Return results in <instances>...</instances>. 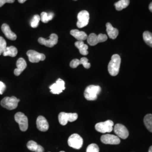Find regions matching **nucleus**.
Instances as JSON below:
<instances>
[{
    "instance_id": "nucleus-25",
    "label": "nucleus",
    "mask_w": 152,
    "mask_h": 152,
    "mask_svg": "<svg viewBox=\"0 0 152 152\" xmlns=\"http://www.w3.org/2000/svg\"><path fill=\"white\" fill-rule=\"evenodd\" d=\"M144 123L147 129L152 132V114H147L144 118Z\"/></svg>"
},
{
    "instance_id": "nucleus-30",
    "label": "nucleus",
    "mask_w": 152,
    "mask_h": 152,
    "mask_svg": "<svg viewBox=\"0 0 152 152\" xmlns=\"http://www.w3.org/2000/svg\"><path fill=\"white\" fill-rule=\"evenodd\" d=\"M81 61V64L83 65V66L86 68V69H89L91 66V64L90 63H88V59L86 58H82L80 59Z\"/></svg>"
},
{
    "instance_id": "nucleus-21",
    "label": "nucleus",
    "mask_w": 152,
    "mask_h": 152,
    "mask_svg": "<svg viewBox=\"0 0 152 152\" xmlns=\"http://www.w3.org/2000/svg\"><path fill=\"white\" fill-rule=\"evenodd\" d=\"M75 45L76 46V48L79 50L81 54L83 55H87L88 54V52L87 50L88 47L87 45H86L83 42V41H78L75 42Z\"/></svg>"
},
{
    "instance_id": "nucleus-3",
    "label": "nucleus",
    "mask_w": 152,
    "mask_h": 152,
    "mask_svg": "<svg viewBox=\"0 0 152 152\" xmlns=\"http://www.w3.org/2000/svg\"><path fill=\"white\" fill-rule=\"evenodd\" d=\"M20 99L16 98L15 96L5 97L1 100V105L2 107L8 110H13L17 108Z\"/></svg>"
},
{
    "instance_id": "nucleus-16",
    "label": "nucleus",
    "mask_w": 152,
    "mask_h": 152,
    "mask_svg": "<svg viewBox=\"0 0 152 152\" xmlns=\"http://www.w3.org/2000/svg\"><path fill=\"white\" fill-rule=\"evenodd\" d=\"M1 30L5 34L6 38L12 41L15 40L17 38L16 34L11 31L10 28L7 24H6V23L3 24L1 26Z\"/></svg>"
},
{
    "instance_id": "nucleus-37",
    "label": "nucleus",
    "mask_w": 152,
    "mask_h": 152,
    "mask_svg": "<svg viewBox=\"0 0 152 152\" xmlns=\"http://www.w3.org/2000/svg\"><path fill=\"white\" fill-rule=\"evenodd\" d=\"M64 152V151H61V152Z\"/></svg>"
},
{
    "instance_id": "nucleus-26",
    "label": "nucleus",
    "mask_w": 152,
    "mask_h": 152,
    "mask_svg": "<svg viewBox=\"0 0 152 152\" xmlns=\"http://www.w3.org/2000/svg\"><path fill=\"white\" fill-rule=\"evenodd\" d=\"M142 37L144 42L146 44L149 46L150 47L152 48V33L149 31H145L143 33Z\"/></svg>"
},
{
    "instance_id": "nucleus-15",
    "label": "nucleus",
    "mask_w": 152,
    "mask_h": 152,
    "mask_svg": "<svg viewBox=\"0 0 152 152\" xmlns=\"http://www.w3.org/2000/svg\"><path fill=\"white\" fill-rule=\"evenodd\" d=\"M36 125L37 129L41 131L45 132L49 130V123L44 116H38L36 121Z\"/></svg>"
},
{
    "instance_id": "nucleus-36",
    "label": "nucleus",
    "mask_w": 152,
    "mask_h": 152,
    "mask_svg": "<svg viewBox=\"0 0 152 152\" xmlns=\"http://www.w3.org/2000/svg\"><path fill=\"white\" fill-rule=\"evenodd\" d=\"M148 152H152V145L151 147H150L149 149V151Z\"/></svg>"
},
{
    "instance_id": "nucleus-20",
    "label": "nucleus",
    "mask_w": 152,
    "mask_h": 152,
    "mask_svg": "<svg viewBox=\"0 0 152 152\" xmlns=\"http://www.w3.org/2000/svg\"><path fill=\"white\" fill-rule=\"evenodd\" d=\"M27 147L29 150L33 152H44V148L33 140L28 142Z\"/></svg>"
},
{
    "instance_id": "nucleus-18",
    "label": "nucleus",
    "mask_w": 152,
    "mask_h": 152,
    "mask_svg": "<svg viewBox=\"0 0 152 152\" xmlns=\"http://www.w3.org/2000/svg\"><path fill=\"white\" fill-rule=\"evenodd\" d=\"M106 28L107 32L109 38L114 39L117 37L119 31L117 28L113 27L110 23H107L106 24Z\"/></svg>"
},
{
    "instance_id": "nucleus-2",
    "label": "nucleus",
    "mask_w": 152,
    "mask_h": 152,
    "mask_svg": "<svg viewBox=\"0 0 152 152\" xmlns=\"http://www.w3.org/2000/svg\"><path fill=\"white\" fill-rule=\"evenodd\" d=\"M101 91L102 88L99 86L90 85L86 88L84 92V96L87 100H95Z\"/></svg>"
},
{
    "instance_id": "nucleus-13",
    "label": "nucleus",
    "mask_w": 152,
    "mask_h": 152,
    "mask_svg": "<svg viewBox=\"0 0 152 152\" xmlns=\"http://www.w3.org/2000/svg\"><path fill=\"white\" fill-rule=\"evenodd\" d=\"M49 88L51 90L50 92L52 94H59L65 90V82L61 78H59L55 83L51 85Z\"/></svg>"
},
{
    "instance_id": "nucleus-11",
    "label": "nucleus",
    "mask_w": 152,
    "mask_h": 152,
    "mask_svg": "<svg viewBox=\"0 0 152 152\" xmlns=\"http://www.w3.org/2000/svg\"><path fill=\"white\" fill-rule=\"evenodd\" d=\"M27 55L29 61L31 63H38L40 61H44L46 59V56L44 54L39 53L32 50H28Z\"/></svg>"
},
{
    "instance_id": "nucleus-35",
    "label": "nucleus",
    "mask_w": 152,
    "mask_h": 152,
    "mask_svg": "<svg viewBox=\"0 0 152 152\" xmlns=\"http://www.w3.org/2000/svg\"><path fill=\"white\" fill-rule=\"evenodd\" d=\"M18 2H19V3H20V4H23V3H24L26 1H27V0H18Z\"/></svg>"
},
{
    "instance_id": "nucleus-12",
    "label": "nucleus",
    "mask_w": 152,
    "mask_h": 152,
    "mask_svg": "<svg viewBox=\"0 0 152 152\" xmlns=\"http://www.w3.org/2000/svg\"><path fill=\"white\" fill-rule=\"evenodd\" d=\"M114 133L119 138L122 139H126L129 135V132L127 129L124 125L117 124L114 126Z\"/></svg>"
},
{
    "instance_id": "nucleus-28",
    "label": "nucleus",
    "mask_w": 152,
    "mask_h": 152,
    "mask_svg": "<svg viewBox=\"0 0 152 152\" xmlns=\"http://www.w3.org/2000/svg\"><path fill=\"white\" fill-rule=\"evenodd\" d=\"M6 48H7V44H6L5 39L2 37L0 36V55L3 54Z\"/></svg>"
},
{
    "instance_id": "nucleus-31",
    "label": "nucleus",
    "mask_w": 152,
    "mask_h": 152,
    "mask_svg": "<svg viewBox=\"0 0 152 152\" xmlns=\"http://www.w3.org/2000/svg\"><path fill=\"white\" fill-rule=\"evenodd\" d=\"M81 64V61L80 60L77 59H75L73 60H72L70 63V66L72 68H76L78 66Z\"/></svg>"
},
{
    "instance_id": "nucleus-24",
    "label": "nucleus",
    "mask_w": 152,
    "mask_h": 152,
    "mask_svg": "<svg viewBox=\"0 0 152 152\" xmlns=\"http://www.w3.org/2000/svg\"><path fill=\"white\" fill-rule=\"evenodd\" d=\"M54 16V14L53 12H42L41 14V20L44 23H47L49 21L51 20Z\"/></svg>"
},
{
    "instance_id": "nucleus-7",
    "label": "nucleus",
    "mask_w": 152,
    "mask_h": 152,
    "mask_svg": "<svg viewBox=\"0 0 152 152\" xmlns=\"http://www.w3.org/2000/svg\"><path fill=\"white\" fill-rule=\"evenodd\" d=\"M14 119L19 124V128L22 131H26L28 127V120L27 117L22 112H18L15 114Z\"/></svg>"
},
{
    "instance_id": "nucleus-34",
    "label": "nucleus",
    "mask_w": 152,
    "mask_h": 152,
    "mask_svg": "<svg viewBox=\"0 0 152 152\" xmlns=\"http://www.w3.org/2000/svg\"><path fill=\"white\" fill-rule=\"evenodd\" d=\"M149 9L152 12V2L150 4L149 6Z\"/></svg>"
},
{
    "instance_id": "nucleus-29",
    "label": "nucleus",
    "mask_w": 152,
    "mask_h": 152,
    "mask_svg": "<svg viewBox=\"0 0 152 152\" xmlns=\"http://www.w3.org/2000/svg\"><path fill=\"white\" fill-rule=\"evenodd\" d=\"M86 152H99V148L96 144H91L87 147Z\"/></svg>"
},
{
    "instance_id": "nucleus-14",
    "label": "nucleus",
    "mask_w": 152,
    "mask_h": 152,
    "mask_svg": "<svg viewBox=\"0 0 152 152\" xmlns=\"http://www.w3.org/2000/svg\"><path fill=\"white\" fill-rule=\"evenodd\" d=\"M101 141L105 144L117 145L121 142L120 139L117 136L110 134H105L101 137Z\"/></svg>"
},
{
    "instance_id": "nucleus-10",
    "label": "nucleus",
    "mask_w": 152,
    "mask_h": 152,
    "mask_svg": "<svg viewBox=\"0 0 152 152\" xmlns=\"http://www.w3.org/2000/svg\"><path fill=\"white\" fill-rule=\"evenodd\" d=\"M38 42L41 45H45L48 48H53L55 45H56L58 42V36L55 33H52L50 36L49 39L40 37L38 38Z\"/></svg>"
},
{
    "instance_id": "nucleus-32",
    "label": "nucleus",
    "mask_w": 152,
    "mask_h": 152,
    "mask_svg": "<svg viewBox=\"0 0 152 152\" xmlns=\"http://www.w3.org/2000/svg\"><path fill=\"white\" fill-rule=\"evenodd\" d=\"M6 87L5 84L4 82L0 81V95H2L4 94L5 91Z\"/></svg>"
},
{
    "instance_id": "nucleus-5",
    "label": "nucleus",
    "mask_w": 152,
    "mask_h": 152,
    "mask_svg": "<svg viewBox=\"0 0 152 152\" xmlns=\"http://www.w3.org/2000/svg\"><path fill=\"white\" fill-rule=\"evenodd\" d=\"M78 118V114L76 113L60 112L58 115V120L60 125L65 126L68 122H74Z\"/></svg>"
},
{
    "instance_id": "nucleus-1",
    "label": "nucleus",
    "mask_w": 152,
    "mask_h": 152,
    "mask_svg": "<svg viewBox=\"0 0 152 152\" xmlns=\"http://www.w3.org/2000/svg\"><path fill=\"white\" fill-rule=\"evenodd\" d=\"M121 62V59L119 55L114 54L112 56L108 66L109 73L111 76H115L118 74Z\"/></svg>"
},
{
    "instance_id": "nucleus-4",
    "label": "nucleus",
    "mask_w": 152,
    "mask_h": 152,
    "mask_svg": "<svg viewBox=\"0 0 152 152\" xmlns=\"http://www.w3.org/2000/svg\"><path fill=\"white\" fill-rule=\"evenodd\" d=\"M114 123L111 120H107L105 122H102L96 124L95 125V129L96 130L105 134L107 132H110L113 129Z\"/></svg>"
},
{
    "instance_id": "nucleus-27",
    "label": "nucleus",
    "mask_w": 152,
    "mask_h": 152,
    "mask_svg": "<svg viewBox=\"0 0 152 152\" xmlns=\"http://www.w3.org/2000/svg\"><path fill=\"white\" fill-rule=\"evenodd\" d=\"M41 20V17L38 15H34L31 21V26L32 27L34 28H37L39 25V23Z\"/></svg>"
},
{
    "instance_id": "nucleus-17",
    "label": "nucleus",
    "mask_w": 152,
    "mask_h": 152,
    "mask_svg": "<svg viewBox=\"0 0 152 152\" xmlns=\"http://www.w3.org/2000/svg\"><path fill=\"white\" fill-rule=\"evenodd\" d=\"M16 66L17 68L14 70V73L15 76H19L27 67V63L26 60L22 58L18 59L16 61Z\"/></svg>"
},
{
    "instance_id": "nucleus-33",
    "label": "nucleus",
    "mask_w": 152,
    "mask_h": 152,
    "mask_svg": "<svg viewBox=\"0 0 152 152\" xmlns=\"http://www.w3.org/2000/svg\"><path fill=\"white\" fill-rule=\"evenodd\" d=\"M15 0H0V7L3 6L6 3H13Z\"/></svg>"
},
{
    "instance_id": "nucleus-38",
    "label": "nucleus",
    "mask_w": 152,
    "mask_h": 152,
    "mask_svg": "<svg viewBox=\"0 0 152 152\" xmlns=\"http://www.w3.org/2000/svg\"><path fill=\"white\" fill-rule=\"evenodd\" d=\"M73 1H77V0H73Z\"/></svg>"
},
{
    "instance_id": "nucleus-19",
    "label": "nucleus",
    "mask_w": 152,
    "mask_h": 152,
    "mask_svg": "<svg viewBox=\"0 0 152 152\" xmlns=\"http://www.w3.org/2000/svg\"><path fill=\"white\" fill-rule=\"evenodd\" d=\"M70 33L73 37L80 41H83L84 40L87 39L88 37V36L86 33L83 31H80L77 29H72Z\"/></svg>"
},
{
    "instance_id": "nucleus-9",
    "label": "nucleus",
    "mask_w": 152,
    "mask_h": 152,
    "mask_svg": "<svg viewBox=\"0 0 152 152\" xmlns=\"http://www.w3.org/2000/svg\"><path fill=\"white\" fill-rule=\"evenodd\" d=\"M78 21L77 22V26L79 28L85 27L88 25L90 15L88 11L86 10H82L80 11L77 15Z\"/></svg>"
},
{
    "instance_id": "nucleus-6",
    "label": "nucleus",
    "mask_w": 152,
    "mask_h": 152,
    "mask_svg": "<svg viewBox=\"0 0 152 152\" xmlns=\"http://www.w3.org/2000/svg\"><path fill=\"white\" fill-rule=\"evenodd\" d=\"M108 39V37L105 34H99L96 35L95 33H91L87 38V42L90 46H95L96 45L104 42Z\"/></svg>"
},
{
    "instance_id": "nucleus-22",
    "label": "nucleus",
    "mask_w": 152,
    "mask_h": 152,
    "mask_svg": "<svg viewBox=\"0 0 152 152\" xmlns=\"http://www.w3.org/2000/svg\"><path fill=\"white\" fill-rule=\"evenodd\" d=\"M18 54V50L15 47L11 46L7 47L6 48L5 50L4 51L3 55L4 56H11V57H15L16 56V55Z\"/></svg>"
},
{
    "instance_id": "nucleus-23",
    "label": "nucleus",
    "mask_w": 152,
    "mask_h": 152,
    "mask_svg": "<svg viewBox=\"0 0 152 152\" xmlns=\"http://www.w3.org/2000/svg\"><path fill=\"white\" fill-rule=\"evenodd\" d=\"M130 4V0H120L119 1L115 2L114 6L115 9L117 11H121L124 9L126 8Z\"/></svg>"
},
{
    "instance_id": "nucleus-8",
    "label": "nucleus",
    "mask_w": 152,
    "mask_h": 152,
    "mask_svg": "<svg viewBox=\"0 0 152 152\" xmlns=\"http://www.w3.org/2000/svg\"><path fill=\"white\" fill-rule=\"evenodd\" d=\"M83 140L81 136L77 134H73L69 136L68 140L69 146L76 149H80L83 145Z\"/></svg>"
}]
</instances>
